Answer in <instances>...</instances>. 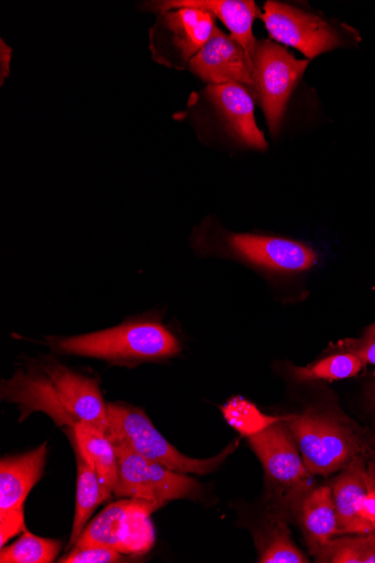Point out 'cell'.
Listing matches in <instances>:
<instances>
[{
    "label": "cell",
    "mask_w": 375,
    "mask_h": 563,
    "mask_svg": "<svg viewBox=\"0 0 375 563\" xmlns=\"http://www.w3.org/2000/svg\"><path fill=\"white\" fill-rule=\"evenodd\" d=\"M2 398L16 404L21 421L43 412L59 427L86 422L106 432L107 404L97 379L75 372L52 357H42L2 383Z\"/></svg>",
    "instance_id": "1"
},
{
    "label": "cell",
    "mask_w": 375,
    "mask_h": 563,
    "mask_svg": "<svg viewBox=\"0 0 375 563\" xmlns=\"http://www.w3.org/2000/svg\"><path fill=\"white\" fill-rule=\"evenodd\" d=\"M52 351L135 366L170 360L181 352L177 336L157 319L143 317L121 325L75 336H48Z\"/></svg>",
    "instance_id": "2"
},
{
    "label": "cell",
    "mask_w": 375,
    "mask_h": 563,
    "mask_svg": "<svg viewBox=\"0 0 375 563\" xmlns=\"http://www.w3.org/2000/svg\"><path fill=\"white\" fill-rule=\"evenodd\" d=\"M104 433L112 442L125 444L150 462L177 473L199 476L219 470L238 448V442H235L217 456L189 457L178 451L156 430L142 409L119 402H107V430Z\"/></svg>",
    "instance_id": "3"
},
{
    "label": "cell",
    "mask_w": 375,
    "mask_h": 563,
    "mask_svg": "<svg viewBox=\"0 0 375 563\" xmlns=\"http://www.w3.org/2000/svg\"><path fill=\"white\" fill-rule=\"evenodd\" d=\"M301 453L307 471L330 476L342 471L351 460L365 452L360 437L341 419L309 408L286 421Z\"/></svg>",
    "instance_id": "4"
},
{
    "label": "cell",
    "mask_w": 375,
    "mask_h": 563,
    "mask_svg": "<svg viewBox=\"0 0 375 563\" xmlns=\"http://www.w3.org/2000/svg\"><path fill=\"white\" fill-rule=\"evenodd\" d=\"M258 18L276 42L315 59L330 51L355 45L359 33L344 24H333L318 15L280 2H266Z\"/></svg>",
    "instance_id": "5"
},
{
    "label": "cell",
    "mask_w": 375,
    "mask_h": 563,
    "mask_svg": "<svg viewBox=\"0 0 375 563\" xmlns=\"http://www.w3.org/2000/svg\"><path fill=\"white\" fill-rule=\"evenodd\" d=\"M254 98L260 101L271 133L280 132L289 98L309 60L296 59L273 40H257L252 57Z\"/></svg>",
    "instance_id": "6"
},
{
    "label": "cell",
    "mask_w": 375,
    "mask_h": 563,
    "mask_svg": "<svg viewBox=\"0 0 375 563\" xmlns=\"http://www.w3.org/2000/svg\"><path fill=\"white\" fill-rule=\"evenodd\" d=\"M112 443L119 464L118 498L143 500L157 509L176 499H197L202 493V486L187 474L150 462L123 443Z\"/></svg>",
    "instance_id": "7"
},
{
    "label": "cell",
    "mask_w": 375,
    "mask_h": 563,
    "mask_svg": "<svg viewBox=\"0 0 375 563\" xmlns=\"http://www.w3.org/2000/svg\"><path fill=\"white\" fill-rule=\"evenodd\" d=\"M288 421V420H287ZM249 444L258 457L266 483L286 510H296L307 494L312 476L306 468L298 445L285 422L250 437Z\"/></svg>",
    "instance_id": "8"
},
{
    "label": "cell",
    "mask_w": 375,
    "mask_h": 563,
    "mask_svg": "<svg viewBox=\"0 0 375 563\" xmlns=\"http://www.w3.org/2000/svg\"><path fill=\"white\" fill-rule=\"evenodd\" d=\"M152 505L125 498L107 506L90 522L73 549L103 547L118 550L130 556H141L154 545Z\"/></svg>",
    "instance_id": "9"
},
{
    "label": "cell",
    "mask_w": 375,
    "mask_h": 563,
    "mask_svg": "<svg viewBox=\"0 0 375 563\" xmlns=\"http://www.w3.org/2000/svg\"><path fill=\"white\" fill-rule=\"evenodd\" d=\"M199 240L203 249L216 246L220 253L266 272L302 273L317 263V254L312 249L284 238L221 231L216 239L201 234Z\"/></svg>",
    "instance_id": "10"
},
{
    "label": "cell",
    "mask_w": 375,
    "mask_h": 563,
    "mask_svg": "<svg viewBox=\"0 0 375 563\" xmlns=\"http://www.w3.org/2000/svg\"><path fill=\"white\" fill-rule=\"evenodd\" d=\"M210 13L179 8L156 15L148 32L152 59L164 67L185 70L219 27Z\"/></svg>",
    "instance_id": "11"
},
{
    "label": "cell",
    "mask_w": 375,
    "mask_h": 563,
    "mask_svg": "<svg viewBox=\"0 0 375 563\" xmlns=\"http://www.w3.org/2000/svg\"><path fill=\"white\" fill-rule=\"evenodd\" d=\"M202 96L234 142L257 151L269 147L256 124L254 96L247 87L239 84L210 85L202 90Z\"/></svg>",
    "instance_id": "12"
},
{
    "label": "cell",
    "mask_w": 375,
    "mask_h": 563,
    "mask_svg": "<svg viewBox=\"0 0 375 563\" xmlns=\"http://www.w3.org/2000/svg\"><path fill=\"white\" fill-rule=\"evenodd\" d=\"M188 69L207 86L239 84L254 92L253 65L246 51L219 27L191 60Z\"/></svg>",
    "instance_id": "13"
},
{
    "label": "cell",
    "mask_w": 375,
    "mask_h": 563,
    "mask_svg": "<svg viewBox=\"0 0 375 563\" xmlns=\"http://www.w3.org/2000/svg\"><path fill=\"white\" fill-rule=\"evenodd\" d=\"M179 8L201 10L221 21L230 35L244 47L252 62L257 42L253 24L261 13L253 0H158L142 7L144 12L155 15Z\"/></svg>",
    "instance_id": "14"
},
{
    "label": "cell",
    "mask_w": 375,
    "mask_h": 563,
    "mask_svg": "<svg viewBox=\"0 0 375 563\" xmlns=\"http://www.w3.org/2000/svg\"><path fill=\"white\" fill-rule=\"evenodd\" d=\"M46 443L30 452L5 456L0 463V516L24 515V503L41 479Z\"/></svg>",
    "instance_id": "15"
},
{
    "label": "cell",
    "mask_w": 375,
    "mask_h": 563,
    "mask_svg": "<svg viewBox=\"0 0 375 563\" xmlns=\"http://www.w3.org/2000/svg\"><path fill=\"white\" fill-rule=\"evenodd\" d=\"M341 472L331 488L342 536L374 533L373 527L362 518L367 493L365 453L354 456Z\"/></svg>",
    "instance_id": "16"
},
{
    "label": "cell",
    "mask_w": 375,
    "mask_h": 563,
    "mask_svg": "<svg viewBox=\"0 0 375 563\" xmlns=\"http://www.w3.org/2000/svg\"><path fill=\"white\" fill-rule=\"evenodd\" d=\"M76 451L97 474L102 500L110 499L119 481L118 454L106 433L95 426L79 422L73 428Z\"/></svg>",
    "instance_id": "17"
},
{
    "label": "cell",
    "mask_w": 375,
    "mask_h": 563,
    "mask_svg": "<svg viewBox=\"0 0 375 563\" xmlns=\"http://www.w3.org/2000/svg\"><path fill=\"white\" fill-rule=\"evenodd\" d=\"M295 511L310 552L342 536L330 486H320L309 490L301 498Z\"/></svg>",
    "instance_id": "18"
},
{
    "label": "cell",
    "mask_w": 375,
    "mask_h": 563,
    "mask_svg": "<svg viewBox=\"0 0 375 563\" xmlns=\"http://www.w3.org/2000/svg\"><path fill=\"white\" fill-rule=\"evenodd\" d=\"M77 456V497L76 514L68 550L76 544L95 509L103 503L101 485L97 474L76 451Z\"/></svg>",
    "instance_id": "19"
},
{
    "label": "cell",
    "mask_w": 375,
    "mask_h": 563,
    "mask_svg": "<svg viewBox=\"0 0 375 563\" xmlns=\"http://www.w3.org/2000/svg\"><path fill=\"white\" fill-rule=\"evenodd\" d=\"M260 563H307L308 558L291 539L285 521L275 519L256 536Z\"/></svg>",
    "instance_id": "20"
},
{
    "label": "cell",
    "mask_w": 375,
    "mask_h": 563,
    "mask_svg": "<svg viewBox=\"0 0 375 563\" xmlns=\"http://www.w3.org/2000/svg\"><path fill=\"white\" fill-rule=\"evenodd\" d=\"M365 365L357 356L348 352L329 355L306 367H291V375L298 383L337 382L357 376Z\"/></svg>",
    "instance_id": "21"
},
{
    "label": "cell",
    "mask_w": 375,
    "mask_h": 563,
    "mask_svg": "<svg viewBox=\"0 0 375 563\" xmlns=\"http://www.w3.org/2000/svg\"><path fill=\"white\" fill-rule=\"evenodd\" d=\"M311 553L321 563H375V533L334 538Z\"/></svg>",
    "instance_id": "22"
},
{
    "label": "cell",
    "mask_w": 375,
    "mask_h": 563,
    "mask_svg": "<svg viewBox=\"0 0 375 563\" xmlns=\"http://www.w3.org/2000/svg\"><path fill=\"white\" fill-rule=\"evenodd\" d=\"M227 422L241 435L253 437L273 426L285 422L289 417H272L263 415L260 409L242 397H234L222 407Z\"/></svg>",
    "instance_id": "23"
},
{
    "label": "cell",
    "mask_w": 375,
    "mask_h": 563,
    "mask_svg": "<svg viewBox=\"0 0 375 563\" xmlns=\"http://www.w3.org/2000/svg\"><path fill=\"white\" fill-rule=\"evenodd\" d=\"M60 549V541L40 538L24 529L23 536L16 542L2 548L0 562L49 563L56 560Z\"/></svg>",
    "instance_id": "24"
},
{
    "label": "cell",
    "mask_w": 375,
    "mask_h": 563,
    "mask_svg": "<svg viewBox=\"0 0 375 563\" xmlns=\"http://www.w3.org/2000/svg\"><path fill=\"white\" fill-rule=\"evenodd\" d=\"M131 560L130 555H126L118 550L103 548V547H90L85 549H73L70 553L62 558V563H117L126 562Z\"/></svg>",
    "instance_id": "25"
},
{
    "label": "cell",
    "mask_w": 375,
    "mask_h": 563,
    "mask_svg": "<svg viewBox=\"0 0 375 563\" xmlns=\"http://www.w3.org/2000/svg\"><path fill=\"white\" fill-rule=\"evenodd\" d=\"M342 352L354 354L364 365L375 366V338L363 336L360 340H346L338 345Z\"/></svg>",
    "instance_id": "26"
},
{
    "label": "cell",
    "mask_w": 375,
    "mask_h": 563,
    "mask_svg": "<svg viewBox=\"0 0 375 563\" xmlns=\"http://www.w3.org/2000/svg\"><path fill=\"white\" fill-rule=\"evenodd\" d=\"M367 493L362 506V518L375 532V486L366 476Z\"/></svg>",
    "instance_id": "27"
},
{
    "label": "cell",
    "mask_w": 375,
    "mask_h": 563,
    "mask_svg": "<svg viewBox=\"0 0 375 563\" xmlns=\"http://www.w3.org/2000/svg\"><path fill=\"white\" fill-rule=\"evenodd\" d=\"M12 55L13 48L3 38L0 40V86H4L10 77Z\"/></svg>",
    "instance_id": "28"
},
{
    "label": "cell",
    "mask_w": 375,
    "mask_h": 563,
    "mask_svg": "<svg viewBox=\"0 0 375 563\" xmlns=\"http://www.w3.org/2000/svg\"><path fill=\"white\" fill-rule=\"evenodd\" d=\"M366 476L375 486V453L373 452L366 457Z\"/></svg>",
    "instance_id": "29"
},
{
    "label": "cell",
    "mask_w": 375,
    "mask_h": 563,
    "mask_svg": "<svg viewBox=\"0 0 375 563\" xmlns=\"http://www.w3.org/2000/svg\"><path fill=\"white\" fill-rule=\"evenodd\" d=\"M366 396H367V401H368V405H370V408H371V411L373 415L374 427H375V379H373L372 383L370 384V386L367 388Z\"/></svg>",
    "instance_id": "30"
},
{
    "label": "cell",
    "mask_w": 375,
    "mask_h": 563,
    "mask_svg": "<svg viewBox=\"0 0 375 563\" xmlns=\"http://www.w3.org/2000/svg\"><path fill=\"white\" fill-rule=\"evenodd\" d=\"M364 336L375 338V325H370L366 329Z\"/></svg>",
    "instance_id": "31"
},
{
    "label": "cell",
    "mask_w": 375,
    "mask_h": 563,
    "mask_svg": "<svg viewBox=\"0 0 375 563\" xmlns=\"http://www.w3.org/2000/svg\"><path fill=\"white\" fill-rule=\"evenodd\" d=\"M373 325H375V322L373 323Z\"/></svg>",
    "instance_id": "32"
}]
</instances>
